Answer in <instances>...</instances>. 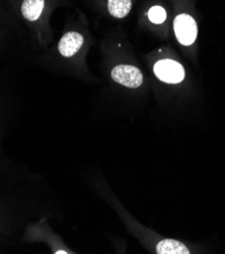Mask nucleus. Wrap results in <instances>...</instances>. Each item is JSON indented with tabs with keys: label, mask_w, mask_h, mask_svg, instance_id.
<instances>
[{
	"label": "nucleus",
	"mask_w": 225,
	"mask_h": 254,
	"mask_svg": "<svg viewBox=\"0 0 225 254\" xmlns=\"http://www.w3.org/2000/svg\"><path fill=\"white\" fill-rule=\"evenodd\" d=\"M154 74L156 77L165 83H180L185 78L183 66L173 60H160L154 65Z\"/></svg>",
	"instance_id": "obj_1"
},
{
	"label": "nucleus",
	"mask_w": 225,
	"mask_h": 254,
	"mask_svg": "<svg viewBox=\"0 0 225 254\" xmlns=\"http://www.w3.org/2000/svg\"><path fill=\"white\" fill-rule=\"evenodd\" d=\"M173 29L178 41L184 46L194 44L197 39V23L196 20L189 14L183 13L174 18Z\"/></svg>",
	"instance_id": "obj_2"
},
{
	"label": "nucleus",
	"mask_w": 225,
	"mask_h": 254,
	"mask_svg": "<svg viewBox=\"0 0 225 254\" xmlns=\"http://www.w3.org/2000/svg\"><path fill=\"white\" fill-rule=\"evenodd\" d=\"M112 78L124 86L129 88H137L143 82L141 71L131 65H118L112 70Z\"/></svg>",
	"instance_id": "obj_3"
},
{
	"label": "nucleus",
	"mask_w": 225,
	"mask_h": 254,
	"mask_svg": "<svg viewBox=\"0 0 225 254\" xmlns=\"http://www.w3.org/2000/svg\"><path fill=\"white\" fill-rule=\"evenodd\" d=\"M83 45V37L76 32H69L65 34L59 44L58 50L63 57L69 58L76 54Z\"/></svg>",
	"instance_id": "obj_4"
},
{
	"label": "nucleus",
	"mask_w": 225,
	"mask_h": 254,
	"mask_svg": "<svg viewBox=\"0 0 225 254\" xmlns=\"http://www.w3.org/2000/svg\"><path fill=\"white\" fill-rule=\"evenodd\" d=\"M45 7V0H23L21 5V13L23 17L35 21L37 20Z\"/></svg>",
	"instance_id": "obj_5"
},
{
	"label": "nucleus",
	"mask_w": 225,
	"mask_h": 254,
	"mask_svg": "<svg viewBox=\"0 0 225 254\" xmlns=\"http://www.w3.org/2000/svg\"><path fill=\"white\" fill-rule=\"evenodd\" d=\"M158 254H189V249L181 242L172 239H164L156 245Z\"/></svg>",
	"instance_id": "obj_6"
},
{
	"label": "nucleus",
	"mask_w": 225,
	"mask_h": 254,
	"mask_svg": "<svg viewBox=\"0 0 225 254\" xmlns=\"http://www.w3.org/2000/svg\"><path fill=\"white\" fill-rule=\"evenodd\" d=\"M132 7L131 0H108V9L110 13L117 18L126 16Z\"/></svg>",
	"instance_id": "obj_7"
},
{
	"label": "nucleus",
	"mask_w": 225,
	"mask_h": 254,
	"mask_svg": "<svg viewBox=\"0 0 225 254\" xmlns=\"http://www.w3.org/2000/svg\"><path fill=\"white\" fill-rule=\"evenodd\" d=\"M148 17L153 23L160 24L166 19V11L161 6H153L149 9Z\"/></svg>",
	"instance_id": "obj_8"
}]
</instances>
